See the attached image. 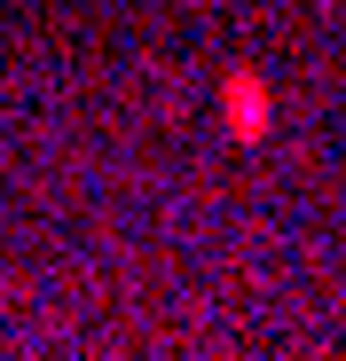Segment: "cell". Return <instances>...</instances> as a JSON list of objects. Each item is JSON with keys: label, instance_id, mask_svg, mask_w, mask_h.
<instances>
[{"label": "cell", "instance_id": "1", "mask_svg": "<svg viewBox=\"0 0 346 361\" xmlns=\"http://www.w3.org/2000/svg\"><path fill=\"white\" fill-rule=\"evenodd\" d=\"M228 94H237V134H260V126H268V102H260V79H237Z\"/></svg>", "mask_w": 346, "mask_h": 361}]
</instances>
